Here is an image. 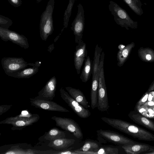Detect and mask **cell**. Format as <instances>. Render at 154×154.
Masks as SVG:
<instances>
[{
	"mask_svg": "<svg viewBox=\"0 0 154 154\" xmlns=\"http://www.w3.org/2000/svg\"><path fill=\"white\" fill-rule=\"evenodd\" d=\"M101 119L113 128L139 140L154 141V134L136 125L118 119L105 117H102Z\"/></svg>",
	"mask_w": 154,
	"mask_h": 154,
	"instance_id": "cell-1",
	"label": "cell"
},
{
	"mask_svg": "<svg viewBox=\"0 0 154 154\" xmlns=\"http://www.w3.org/2000/svg\"><path fill=\"white\" fill-rule=\"evenodd\" d=\"M39 118L38 114H32L28 110L26 109L22 110L20 114L15 116L7 118L1 121L0 124L11 125L12 130H20L36 122Z\"/></svg>",
	"mask_w": 154,
	"mask_h": 154,
	"instance_id": "cell-2",
	"label": "cell"
},
{
	"mask_svg": "<svg viewBox=\"0 0 154 154\" xmlns=\"http://www.w3.org/2000/svg\"><path fill=\"white\" fill-rule=\"evenodd\" d=\"M104 57V53L102 51L99 65L97 107L98 110L101 112L107 111L109 107L103 68Z\"/></svg>",
	"mask_w": 154,
	"mask_h": 154,
	"instance_id": "cell-3",
	"label": "cell"
},
{
	"mask_svg": "<svg viewBox=\"0 0 154 154\" xmlns=\"http://www.w3.org/2000/svg\"><path fill=\"white\" fill-rule=\"evenodd\" d=\"M54 5V0H49L45 11L41 16L40 33L43 41H46L54 30L53 14Z\"/></svg>",
	"mask_w": 154,
	"mask_h": 154,
	"instance_id": "cell-4",
	"label": "cell"
},
{
	"mask_svg": "<svg viewBox=\"0 0 154 154\" xmlns=\"http://www.w3.org/2000/svg\"><path fill=\"white\" fill-rule=\"evenodd\" d=\"M109 8L113 15L116 23L127 30L129 28L136 29L138 27V22L134 21L130 17L127 11L113 1L109 2Z\"/></svg>",
	"mask_w": 154,
	"mask_h": 154,
	"instance_id": "cell-5",
	"label": "cell"
},
{
	"mask_svg": "<svg viewBox=\"0 0 154 154\" xmlns=\"http://www.w3.org/2000/svg\"><path fill=\"white\" fill-rule=\"evenodd\" d=\"M51 119L55 121L57 126L71 132L79 140L83 138V134L81 128L73 120L55 116L52 117Z\"/></svg>",
	"mask_w": 154,
	"mask_h": 154,
	"instance_id": "cell-6",
	"label": "cell"
},
{
	"mask_svg": "<svg viewBox=\"0 0 154 154\" xmlns=\"http://www.w3.org/2000/svg\"><path fill=\"white\" fill-rule=\"evenodd\" d=\"M94 60L92 66V79L91 83L90 95L92 97L97 96L98 85L99 65L102 49L98 44L95 47Z\"/></svg>",
	"mask_w": 154,
	"mask_h": 154,
	"instance_id": "cell-7",
	"label": "cell"
},
{
	"mask_svg": "<svg viewBox=\"0 0 154 154\" xmlns=\"http://www.w3.org/2000/svg\"><path fill=\"white\" fill-rule=\"evenodd\" d=\"M62 99L68 105L74 112L82 118H87L91 115V112L75 100L63 88L60 90Z\"/></svg>",
	"mask_w": 154,
	"mask_h": 154,
	"instance_id": "cell-8",
	"label": "cell"
},
{
	"mask_svg": "<svg viewBox=\"0 0 154 154\" xmlns=\"http://www.w3.org/2000/svg\"><path fill=\"white\" fill-rule=\"evenodd\" d=\"M96 133L98 137L115 144L123 145L138 142L110 130L100 129L96 131Z\"/></svg>",
	"mask_w": 154,
	"mask_h": 154,
	"instance_id": "cell-9",
	"label": "cell"
},
{
	"mask_svg": "<svg viewBox=\"0 0 154 154\" xmlns=\"http://www.w3.org/2000/svg\"><path fill=\"white\" fill-rule=\"evenodd\" d=\"M0 37L5 42L10 41L13 43L26 49L29 47L27 38L15 31L0 27Z\"/></svg>",
	"mask_w": 154,
	"mask_h": 154,
	"instance_id": "cell-10",
	"label": "cell"
},
{
	"mask_svg": "<svg viewBox=\"0 0 154 154\" xmlns=\"http://www.w3.org/2000/svg\"><path fill=\"white\" fill-rule=\"evenodd\" d=\"M2 68L6 74L26 68L29 65L23 57H4L1 60Z\"/></svg>",
	"mask_w": 154,
	"mask_h": 154,
	"instance_id": "cell-11",
	"label": "cell"
},
{
	"mask_svg": "<svg viewBox=\"0 0 154 154\" xmlns=\"http://www.w3.org/2000/svg\"><path fill=\"white\" fill-rule=\"evenodd\" d=\"M78 12L74 20L71 24V29L73 32L75 37V42L78 43L79 41L82 39L85 26L84 11L81 4L77 6Z\"/></svg>",
	"mask_w": 154,
	"mask_h": 154,
	"instance_id": "cell-12",
	"label": "cell"
},
{
	"mask_svg": "<svg viewBox=\"0 0 154 154\" xmlns=\"http://www.w3.org/2000/svg\"><path fill=\"white\" fill-rule=\"evenodd\" d=\"M29 101L31 106L39 109L61 112H69L66 108L51 100L40 99L35 97L34 98H30Z\"/></svg>",
	"mask_w": 154,
	"mask_h": 154,
	"instance_id": "cell-13",
	"label": "cell"
},
{
	"mask_svg": "<svg viewBox=\"0 0 154 154\" xmlns=\"http://www.w3.org/2000/svg\"><path fill=\"white\" fill-rule=\"evenodd\" d=\"M87 54L85 43L82 39L79 40L76 46L74 54V65L78 75L80 73L81 68L87 57Z\"/></svg>",
	"mask_w": 154,
	"mask_h": 154,
	"instance_id": "cell-14",
	"label": "cell"
},
{
	"mask_svg": "<svg viewBox=\"0 0 154 154\" xmlns=\"http://www.w3.org/2000/svg\"><path fill=\"white\" fill-rule=\"evenodd\" d=\"M57 79L55 76L51 78L43 88L38 93L36 97L52 100L55 96L57 87Z\"/></svg>",
	"mask_w": 154,
	"mask_h": 154,
	"instance_id": "cell-15",
	"label": "cell"
},
{
	"mask_svg": "<svg viewBox=\"0 0 154 154\" xmlns=\"http://www.w3.org/2000/svg\"><path fill=\"white\" fill-rule=\"evenodd\" d=\"M42 62L37 61L35 63H29V65L32 67L24 68L9 74L8 75L18 79H28L36 74L38 71L39 67Z\"/></svg>",
	"mask_w": 154,
	"mask_h": 154,
	"instance_id": "cell-16",
	"label": "cell"
},
{
	"mask_svg": "<svg viewBox=\"0 0 154 154\" xmlns=\"http://www.w3.org/2000/svg\"><path fill=\"white\" fill-rule=\"evenodd\" d=\"M130 119L154 132V122L136 111H132L128 114Z\"/></svg>",
	"mask_w": 154,
	"mask_h": 154,
	"instance_id": "cell-17",
	"label": "cell"
},
{
	"mask_svg": "<svg viewBox=\"0 0 154 154\" xmlns=\"http://www.w3.org/2000/svg\"><path fill=\"white\" fill-rule=\"evenodd\" d=\"M152 147L148 144L138 142L123 145L122 148L127 154H139L147 152Z\"/></svg>",
	"mask_w": 154,
	"mask_h": 154,
	"instance_id": "cell-18",
	"label": "cell"
},
{
	"mask_svg": "<svg viewBox=\"0 0 154 154\" xmlns=\"http://www.w3.org/2000/svg\"><path fill=\"white\" fill-rule=\"evenodd\" d=\"M75 142L74 139L65 138H59L50 141L48 146L57 150L68 149Z\"/></svg>",
	"mask_w": 154,
	"mask_h": 154,
	"instance_id": "cell-19",
	"label": "cell"
},
{
	"mask_svg": "<svg viewBox=\"0 0 154 154\" xmlns=\"http://www.w3.org/2000/svg\"><path fill=\"white\" fill-rule=\"evenodd\" d=\"M65 88L69 94L80 104L85 108H89V103L81 90L71 87H66Z\"/></svg>",
	"mask_w": 154,
	"mask_h": 154,
	"instance_id": "cell-20",
	"label": "cell"
},
{
	"mask_svg": "<svg viewBox=\"0 0 154 154\" xmlns=\"http://www.w3.org/2000/svg\"><path fill=\"white\" fill-rule=\"evenodd\" d=\"M135 46L134 42H132L126 45L123 49L119 50L117 54V65L118 66L121 67L124 65Z\"/></svg>",
	"mask_w": 154,
	"mask_h": 154,
	"instance_id": "cell-21",
	"label": "cell"
},
{
	"mask_svg": "<svg viewBox=\"0 0 154 154\" xmlns=\"http://www.w3.org/2000/svg\"><path fill=\"white\" fill-rule=\"evenodd\" d=\"M138 54L142 61L148 63L154 62V50L152 49L141 47L138 50Z\"/></svg>",
	"mask_w": 154,
	"mask_h": 154,
	"instance_id": "cell-22",
	"label": "cell"
},
{
	"mask_svg": "<svg viewBox=\"0 0 154 154\" xmlns=\"http://www.w3.org/2000/svg\"><path fill=\"white\" fill-rule=\"evenodd\" d=\"M92 66L90 58L88 56L85 60L84 66L80 77L83 82H87L90 79L92 74Z\"/></svg>",
	"mask_w": 154,
	"mask_h": 154,
	"instance_id": "cell-23",
	"label": "cell"
},
{
	"mask_svg": "<svg viewBox=\"0 0 154 154\" xmlns=\"http://www.w3.org/2000/svg\"><path fill=\"white\" fill-rule=\"evenodd\" d=\"M66 134L65 132L58 128H54L46 132L44 139L50 141L59 138H65Z\"/></svg>",
	"mask_w": 154,
	"mask_h": 154,
	"instance_id": "cell-24",
	"label": "cell"
},
{
	"mask_svg": "<svg viewBox=\"0 0 154 154\" xmlns=\"http://www.w3.org/2000/svg\"><path fill=\"white\" fill-rule=\"evenodd\" d=\"M119 152L117 148L105 146L93 150L84 152L83 154H118Z\"/></svg>",
	"mask_w": 154,
	"mask_h": 154,
	"instance_id": "cell-25",
	"label": "cell"
},
{
	"mask_svg": "<svg viewBox=\"0 0 154 154\" xmlns=\"http://www.w3.org/2000/svg\"><path fill=\"white\" fill-rule=\"evenodd\" d=\"M46 151H40L30 149H23L18 147V145L11 146V148L3 154H45Z\"/></svg>",
	"mask_w": 154,
	"mask_h": 154,
	"instance_id": "cell-26",
	"label": "cell"
},
{
	"mask_svg": "<svg viewBox=\"0 0 154 154\" xmlns=\"http://www.w3.org/2000/svg\"><path fill=\"white\" fill-rule=\"evenodd\" d=\"M137 15L141 16L143 14L142 3L140 0H123Z\"/></svg>",
	"mask_w": 154,
	"mask_h": 154,
	"instance_id": "cell-27",
	"label": "cell"
},
{
	"mask_svg": "<svg viewBox=\"0 0 154 154\" xmlns=\"http://www.w3.org/2000/svg\"><path fill=\"white\" fill-rule=\"evenodd\" d=\"M100 147L99 144L94 141L86 140L80 148L74 150L79 154H83L84 152L97 149Z\"/></svg>",
	"mask_w": 154,
	"mask_h": 154,
	"instance_id": "cell-28",
	"label": "cell"
},
{
	"mask_svg": "<svg viewBox=\"0 0 154 154\" xmlns=\"http://www.w3.org/2000/svg\"><path fill=\"white\" fill-rule=\"evenodd\" d=\"M74 2L75 0H69V4L65 11L64 15L63 28H67L68 26Z\"/></svg>",
	"mask_w": 154,
	"mask_h": 154,
	"instance_id": "cell-29",
	"label": "cell"
},
{
	"mask_svg": "<svg viewBox=\"0 0 154 154\" xmlns=\"http://www.w3.org/2000/svg\"><path fill=\"white\" fill-rule=\"evenodd\" d=\"M137 110L138 112L148 118H154V111L149 107L141 106Z\"/></svg>",
	"mask_w": 154,
	"mask_h": 154,
	"instance_id": "cell-30",
	"label": "cell"
},
{
	"mask_svg": "<svg viewBox=\"0 0 154 154\" xmlns=\"http://www.w3.org/2000/svg\"><path fill=\"white\" fill-rule=\"evenodd\" d=\"M13 23L12 21L8 18L0 15V27L8 29Z\"/></svg>",
	"mask_w": 154,
	"mask_h": 154,
	"instance_id": "cell-31",
	"label": "cell"
},
{
	"mask_svg": "<svg viewBox=\"0 0 154 154\" xmlns=\"http://www.w3.org/2000/svg\"><path fill=\"white\" fill-rule=\"evenodd\" d=\"M149 93L150 92L147 91L143 95L141 98L137 103L136 105V109L140 106L143 105L147 101Z\"/></svg>",
	"mask_w": 154,
	"mask_h": 154,
	"instance_id": "cell-32",
	"label": "cell"
},
{
	"mask_svg": "<svg viewBox=\"0 0 154 154\" xmlns=\"http://www.w3.org/2000/svg\"><path fill=\"white\" fill-rule=\"evenodd\" d=\"M52 154H79L75 151L74 150L71 149H66L61 150H57L53 152Z\"/></svg>",
	"mask_w": 154,
	"mask_h": 154,
	"instance_id": "cell-33",
	"label": "cell"
},
{
	"mask_svg": "<svg viewBox=\"0 0 154 154\" xmlns=\"http://www.w3.org/2000/svg\"><path fill=\"white\" fill-rule=\"evenodd\" d=\"M12 106V105H3L0 106V116L8 111Z\"/></svg>",
	"mask_w": 154,
	"mask_h": 154,
	"instance_id": "cell-34",
	"label": "cell"
},
{
	"mask_svg": "<svg viewBox=\"0 0 154 154\" xmlns=\"http://www.w3.org/2000/svg\"><path fill=\"white\" fill-rule=\"evenodd\" d=\"M9 3L14 7L17 8L22 4L21 0H8Z\"/></svg>",
	"mask_w": 154,
	"mask_h": 154,
	"instance_id": "cell-35",
	"label": "cell"
},
{
	"mask_svg": "<svg viewBox=\"0 0 154 154\" xmlns=\"http://www.w3.org/2000/svg\"><path fill=\"white\" fill-rule=\"evenodd\" d=\"M142 106L149 107L152 106H154V100L147 101L145 104Z\"/></svg>",
	"mask_w": 154,
	"mask_h": 154,
	"instance_id": "cell-36",
	"label": "cell"
},
{
	"mask_svg": "<svg viewBox=\"0 0 154 154\" xmlns=\"http://www.w3.org/2000/svg\"><path fill=\"white\" fill-rule=\"evenodd\" d=\"M154 90V80L150 85L147 91L151 92Z\"/></svg>",
	"mask_w": 154,
	"mask_h": 154,
	"instance_id": "cell-37",
	"label": "cell"
},
{
	"mask_svg": "<svg viewBox=\"0 0 154 154\" xmlns=\"http://www.w3.org/2000/svg\"><path fill=\"white\" fill-rule=\"evenodd\" d=\"M145 154H154V146L152 147L147 152L144 153Z\"/></svg>",
	"mask_w": 154,
	"mask_h": 154,
	"instance_id": "cell-38",
	"label": "cell"
},
{
	"mask_svg": "<svg viewBox=\"0 0 154 154\" xmlns=\"http://www.w3.org/2000/svg\"><path fill=\"white\" fill-rule=\"evenodd\" d=\"M54 44H52L50 45L48 47V51L50 53H51L52 51L54 49Z\"/></svg>",
	"mask_w": 154,
	"mask_h": 154,
	"instance_id": "cell-39",
	"label": "cell"
},
{
	"mask_svg": "<svg viewBox=\"0 0 154 154\" xmlns=\"http://www.w3.org/2000/svg\"><path fill=\"white\" fill-rule=\"evenodd\" d=\"M125 45L123 44H121L119 45L118 48L119 50H122L125 47Z\"/></svg>",
	"mask_w": 154,
	"mask_h": 154,
	"instance_id": "cell-40",
	"label": "cell"
},
{
	"mask_svg": "<svg viewBox=\"0 0 154 154\" xmlns=\"http://www.w3.org/2000/svg\"><path fill=\"white\" fill-rule=\"evenodd\" d=\"M61 33L60 34L58 35H57V37L55 38L54 39V42H55L56 41L58 40V38H59L60 35H61Z\"/></svg>",
	"mask_w": 154,
	"mask_h": 154,
	"instance_id": "cell-41",
	"label": "cell"
},
{
	"mask_svg": "<svg viewBox=\"0 0 154 154\" xmlns=\"http://www.w3.org/2000/svg\"><path fill=\"white\" fill-rule=\"evenodd\" d=\"M42 1V0H36V2L38 3H40Z\"/></svg>",
	"mask_w": 154,
	"mask_h": 154,
	"instance_id": "cell-42",
	"label": "cell"
},
{
	"mask_svg": "<svg viewBox=\"0 0 154 154\" xmlns=\"http://www.w3.org/2000/svg\"><path fill=\"white\" fill-rule=\"evenodd\" d=\"M149 107L151 108L153 110V111H154V106H152V107Z\"/></svg>",
	"mask_w": 154,
	"mask_h": 154,
	"instance_id": "cell-43",
	"label": "cell"
}]
</instances>
